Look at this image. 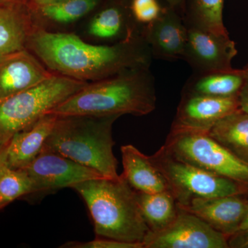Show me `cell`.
Masks as SVG:
<instances>
[{
	"instance_id": "1",
	"label": "cell",
	"mask_w": 248,
	"mask_h": 248,
	"mask_svg": "<svg viewBox=\"0 0 248 248\" xmlns=\"http://www.w3.org/2000/svg\"><path fill=\"white\" fill-rule=\"evenodd\" d=\"M27 49L55 74L99 81L129 70L150 67L153 56L140 32L112 45H93L78 35L35 26Z\"/></svg>"
},
{
	"instance_id": "2",
	"label": "cell",
	"mask_w": 248,
	"mask_h": 248,
	"mask_svg": "<svg viewBox=\"0 0 248 248\" xmlns=\"http://www.w3.org/2000/svg\"><path fill=\"white\" fill-rule=\"evenodd\" d=\"M156 105L155 78L147 67L88 83L48 114L58 117L143 116L155 110Z\"/></svg>"
},
{
	"instance_id": "3",
	"label": "cell",
	"mask_w": 248,
	"mask_h": 248,
	"mask_svg": "<svg viewBox=\"0 0 248 248\" xmlns=\"http://www.w3.org/2000/svg\"><path fill=\"white\" fill-rule=\"evenodd\" d=\"M71 188L87 205L97 237L143 244L150 230L140 211L136 191L122 174L115 179L85 181Z\"/></svg>"
},
{
	"instance_id": "4",
	"label": "cell",
	"mask_w": 248,
	"mask_h": 248,
	"mask_svg": "<svg viewBox=\"0 0 248 248\" xmlns=\"http://www.w3.org/2000/svg\"><path fill=\"white\" fill-rule=\"evenodd\" d=\"M120 116L58 117L42 151L51 152L115 179L118 161L113 154L114 122Z\"/></svg>"
},
{
	"instance_id": "5",
	"label": "cell",
	"mask_w": 248,
	"mask_h": 248,
	"mask_svg": "<svg viewBox=\"0 0 248 248\" xmlns=\"http://www.w3.org/2000/svg\"><path fill=\"white\" fill-rule=\"evenodd\" d=\"M87 84L55 73L31 89L0 99V146Z\"/></svg>"
},
{
	"instance_id": "6",
	"label": "cell",
	"mask_w": 248,
	"mask_h": 248,
	"mask_svg": "<svg viewBox=\"0 0 248 248\" xmlns=\"http://www.w3.org/2000/svg\"><path fill=\"white\" fill-rule=\"evenodd\" d=\"M150 158L167 181L170 190L179 205H186L194 198L248 193V186L176 159L163 146Z\"/></svg>"
},
{
	"instance_id": "7",
	"label": "cell",
	"mask_w": 248,
	"mask_h": 248,
	"mask_svg": "<svg viewBox=\"0 0 248 248\" xmlns=\"http://www.w3.org/2000/svg\"><path fill=\"white\" fill-rule=\"evenodd\" d=\"M163 147L176 159L248 186V164L207 133L170 130Z\"/></svg>"
},
{
	"instance_id": "8",
	"label": "cell",
	"mask_w": 248,
	"mask_h": 248,
	"mask_svg": "<svg viewBox=\"0 0 248 248\" xmlns=\"http://www.w3.org/2000/svg\"><path fill=\"white\" fill-rule=\"evenodd\" d=\"M143 246L144 248H229L226 236L179 206L174 221L161 231H150Z\"/></svg>"
},
{
	"instance_id": "9",
	"label": "cell",
	"mask_w": 248,
	"mask_h": 248,
	"mask_svg": "<svg viewBox=\"0 0 248 248\" xmlns=\"http://www.w3.org/2000/svg\"><path fill=\"white\" fill-rule=\"evenodd\" d=\"M21 169L31 177L35 193L71 187L85 181L106 178L94 170L51 152H41L30 164Z\"/></svg>"
},
{
	"instance_id": "10",
	"label": "cell",
	"mask_w": 248,
	"mask_h": 248,
	"mask_svg": "<svg viewBox=\"0 0 248 248\" xmlns=\"http://www.w3.org/2000/svg\"><path fill=\"white\" fill-rule=\"evenodd\" d=\"M237 53L229 35L187 27V40L182 60L190 65L194 73L232 69V62Z\"/></svg>"
},
{
	"instance_id": "11",
	"label": "cell",
	"mask_w": 248,
	"mask_h": 248,
	"mask_svg": "<svg viewBox=\"0 0 248 248\" xmlns=\"http://www.w3.org/2000/svg\"><path fill=\"white\" fill-rule=\"evenodd\" d=\"M239 109L238 97H210L182 92L170 130L208 133L217 122Z\"/></svg>"
},
{
	"instance_id": "12",
	"label": "cell",
	"mask_w": 248,
	"mask_h": 248,
	"mask_svg": "<svg viewBox=\"0 0 248 248\" xmlns=\"http://www.w3.org/2000/svg\"><path fill=\"white\" fill-rule=\"evenodd\" d=\"M141 35L151 48L153 58L182 60L187 40V27L182 16L173 8H164L159 18L143 26Z\"/></svg>"
},
{
	"instance_id": "13",
	"label": "cell",
	"mask_w": 248,
	"mask_h": 248,
	"mask_svg": "<svg viewBox=\"0 0 248 248\" xmlns=\"http://www.w3.org/2000/svg\"><path fill=\"white\" fill-rule=\"evenodd\" d=\"M244 195L215 198H194L180 208L202 218L227 237L239 231L246 215L248 200Z\"/></svg>"
},
{
	"instance_id": "14",
	"label": "cell",
	"mask_w": 248,
	"mask_h": 248,
	"mask_svg": "<svg viewBox=\"0 0 248 248\" xmlns=\"http://www.w3.org/2000/svg\"><path fill=\"white\" fill-rule=\"evenodd\" d=\"M53 74L28 49L3 55L0 57V99L31 89Z\"/></svg>"
},
{
	"instance_id": "15",
	"label": "cell",
	"mask_w": 248,
	"mask_h": 248,
	"mask_svg": "<svg viewBox=\"0 0 248 248\" xmlns=\"http://www.w3.org/2000/svg\"><path fill=\"white\" fill-rule=\"evenodd\" d=\"M33 14L30 4H0V57L27 49Z\"/></svg>"
},
{
	"instance_id": "16",
	"label": "cell",
	"mask_w": 248,
	"mask_h": 248,
	"mask_svg": "<svg viewBox=\"0 0 248 248\" xmlns=\"http://www.w3.org/2000/svg\"><path fill=\"white\" fill-rule=\"evenodd\" d=\"M58 118L53 114H46L32 126L16 133L8 147L7 166L11 169H21L30 164L40 155Z\"/></svg>"
},
{
	"instance_id": "17",
	"label": "cell",
	"mask_w": 248,
	"mask_h": 248,
	"mask_svg": "<svg viewBox=\"0 0 248 248\" xmlns=\"http://www.w3.org/2000/svg\"><path fill=\"white\" fill-rule=\"evenodd\" d=\"M124 172L122 175L138 192L146 193L169 190L167 181L152 162L150 156L141 153L133 145L121 148Z\"/></svg>"
},
{
	"instance_id": "18",
	"label": "cell",
	"mask_w": 248,
	"mask_h": 248,
	"mask_svg": "<svg viewBox=\"0 0 248 248\" xmlns=\"http://www.w3.org/2000/svg\"><path fill=\"white\" fill-rule=\"evenodd\" d=\"M244 79V68L193 73L182 92L210 97H238Z\"/></svg>"
},
{
	"instance_id": "19",
	"label": "cell",
	"mask_w": 248,
	"mask_h": 248,
	"mask_svg": "<svg viewBox=\"0 0 248 248\" xmlns=\"http://www.w3.org/2000/svg\"><path fill=\"white\" fill-rule=\"evenodd\" d=\"M208 135L239 159L248 164V114L239 109L223 117Z\"/></svg>"
},
{
	"instance_id": "20",
	"label": "cell",
	"mask_w": 248,
	"mask_h": 248,
	"mask_svg": "<svg viewBox=\"0 0 248 248\" xmlns=\"http://www.w3.org/2000/svg\"><path fill=\"white\" fill-rule=\"evenodd\" d=\"M136 198L142 217L153 232L164 229L177 217L179 206L170 190L154 193L136 191Z\"/></svg>"
},
{
	"instance_id": "21",
	"label": "cell",
	"mask_w": 248,
	"mask_h": 248,
	"mask_svg": "<svg viewBox=\"0 0 248 248\" xmlns=\"http://www.w3.org/2000/svg\"><path fill=\"white\" fill-rule=\"evenodd\" d=\"M223 3L224 0H192L190 7L183 12L186 25L229 35L223 20Z\"/></svg>"
},
{
	"instance_id": "22",
	"label": "cell",
	"mask_w": 248,
	"mask_h": 248,
	"mask_svg": "<svg viewBox=\"0 0 248 248\" xmlns=\"http://www.w3.org/2000/svg\"><path fill=\"white\" fill-rule=\"evenodd\" d=\"M140 32L130 28L125 22L122 10L115 6L102 10L94 17L89 27L91 35L103 40H114L120 37L126 40Z\"/></svg>"
},
{
	"instance_id": "23",
	"label": "cell",
	"mask_w": 248,
	"mask_h": 248,
	"mask_svg": "<svg viewBox=\"0 0 248 248\" xmlns=\"http://www.w3.org/2000/svg\"><path fill=\"white\" fill-rule=\"evenodd\" d=\"M31 194H35V187L27 173L5 164L0 172V210L19 197Z\"/></svg>"
},
{
	"instance_id": "24",
	"label": "cell",
	"mask_w": 248,
	"mask_h": 248,
	"mask_svg": "<svg viewBox=\"0 0 248 248\" xmlns=\"http://www.w3.org/2000/svg\"><path fill=\"white\" fill-rule=\"evenodd\" d=\"M97 0H63L39 6L40 14L53 22L68 24L78 20L96 7Z\"/></svg>"
},
{
	"instance_id": "25",
	"label": "cell",
	"mask_w": 248,
	"mask_h": 248,
	"mask_svg": "<svg viewBox=\"0 0 248 248\" xmlns=\"http://www.w3.org/2000/svg\"><path fill=\"white\" fill-rule=\"evenodd\" d=\"M164 10L157 0H132L130 5L134 19L141 27L156 20Z\"/></svg>"
},
{
	"instance_id": "26",
	"label": "cell",
	"mask_w": 248,
	"mask_h": 248,
	"mask_svg": "<svg viewBox=\"0 0 248 248\" xmlns=\"http://www.w3.org/2000/svg\"><path fill=\"white\" fill-rule=\"evenodd\" d=\"M62 248H144L143 243H129L117 240L97 237L88 242L68 241Z\"/></svg>"
},
{
	"instance_id": "27",
	"label": "cell",
	"mask_w": 248,
	"mask_h": 248,
	"mask_svg": "<svg viewBox=\"0 0 248 248\" xmlns=\"http://www.w3.org/2000/svg\"><path fill=\"white\" fill-rule=\"evenodd\" d=\"M229 248H248V228L236 232L228 238Z\"/></svg>"
},
{
	"instance_id": "28",
	"label": "cell",
	"mask_w": 248,
	"mask_h": 248,
	"mask_svg": "<svg viewBox=\"0 0 248 248\" xmlns=\"http://www.w3.org/2000/svg\"><path fill=\"white\" fill-rule=\"evenodd\" d=\"M244 70V82L238 95V99H239L240 109L248 114V66L245 67Z\"/></svg>"
},
{
	"instance_id": "29",
	"label": "cell",
	"mask_w": 248,
	"mask_h": 248,
	"mask_svg": "<svg viewBox=\"0 0 248 248\" xmlns=\"http://www.w3.org/2000/svg\"><path fill=\"white\" fill-rule=\"evenodd\" d=\"M9 141L0 146V172L3 166L6 164V155H7Z\"/></svg>"
},
{
	"instance_id": "30",
	"label": "cell",
	"mask_w": 248,
	"mask_h": 248,
	"mask_svg": "<svg viewBox=\"0 0 248 248\" xmlns=\"http://www.w3.org/2000/svg\"><path fill=\"white\" fill-rule=\"evenodd\" d=\"M62 1H63V0H31L30 6L32 9H34L39 6H44V5L53 4V3Z\"/></svg>"
},
{
	"instance_id": "31",
	"label": "cell",
	"mask_w": 248,
	"mask_h": 248,
	"mask_svg": "<svg viewBox=\"0 0 248 248\" xmlns=\"http://www.w3.org/2000/svg\"><path fill=\"white\" fill-rule=\"evenodd\" d=\"M170 7L173 8V9H177V8L182 7L184 8V4L185 2V0H166Z\"/></svg>"
},
{
	"instance_id": "32",
	"label": "cell",
	"mask_w": 248,
	"mask_h": 248,
	"mask_svg": "<svg viewBox=\"0 0 248 248\" xmlns=\"http://www.w3.org/2000/svg\"><path fill=\"white\" fill-rule=\"evenodd\" d=\"M31 0H0V4H30Z\"/></svg>"
},
{
	"instance_id": "33",
	"label": "cell",
	"mask_w": 248,
	"mask_h": 248,
	"mask_svg": "<svg viewBox=\"0 0 248 248\" xmlns=\"http://www.w3.org/2000/svg\"><path fill=\"white\" fill-rule=\"evenodd\" d=\"M247 228H248V206L247 210H246V215H245L244 220H243L242 223H241V226H240L239 231L247 229Z\"/></svg>"
}]
</instances>
